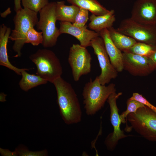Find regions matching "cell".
<instances>
[{
  "instance_id": "ba28073f",
  "label": "cell",
  "mask_w": 156,
  "mask_h": 156,
  "mask_svg": "<svg viewBox=\"0 0 156 156\" xmlns=\"http://www.w3.org/2000/svg\"><path fill=\"white\" fill-rule=\"evenodd\" d=\"M92 60L86 47L79 44H73L70 47L68 61L74 81H78L82 76L90 72Z\"/></svg>"
},
{
  "instance_id": "6da1fadb",
  "label": "cell",
  "mask_w": 156,
  "mask_h": 156,
  "mask_svg": "<svg viewBox=\"0 0 156 156\" xmlns=\"http://www.w3.org/2000/svg\"><path fill=\"white\" fill-rule=\"evenodd\" d=\"M57 94V102L61 116L67 125L81 121L82 112L77 95L71 84L61 77L53 83Z\"/></svg>"
},
{
  "instance_id": "cb8c5ba5",
  "label": "cell",
  "mask_w": 156,
  "mask_h": 156,
  "mask_svg": "<svg viewBox=\"0 0 156 156\" xmlns=\"http://www.w3.org/2000/svg\"><path fill=\"white\" fill-rule=\"evenodd\" d=\"M23 8L38 13L49 2L48 0H21Z\"/></svg>"
},
{
  "instance_id": "7c38bea8",
  "label": "cell",
  "mask_w": 156,
  "mask_h": 156,
  "mask_svg": "<svg viewBox=\"0 0 156 156\" xmlns=\"http://www.w3.org/2000/svg\"><path fill=\"white\" fill-rule=\"evenodd\" d=\"M130 17L137 22L156 25V0H137L134 3Z\"/></svg>"
},
{
  "instance_id": "484cf974",
  "label": "cell",
  "mask_w": 156,
  "mask_h": 156,
  "mask_svg": "<svg viewBox=\"0 0 156 156\" xmlns=\"http://www.w3.org/2000/svg\"><path fill=\"white\" fill-rule=\"evenodd\" d=\"M130 99L142 103L145 106L156 112V107L150 103L142 94L138 93H133Z\"/></svg>"
},
{
  "instance_id": "d4e9b609",
  "label": "cell",
  "mask_w": 156,
  "mask_h": 156,
  "mask_svg": "<svg viewBox=\"0 0 156 156\" xmlns=\"http://www.w3.org/2000/svg\"><path fill=\"white\" fill-rule=\"evenodd\" d=\"M89 19V11L80 8L72 24L77 27H82L86 25Z\"/></svg>"
},
{
  "instance_id": "f546056e",
  "label": "cell",
  "mask_w": 156,
  "mask_h": 156,
  "mask_svg": "<svg viewBox=\"0 0 156 156\" xmlns=\"http://www.w3.org/2000/svg\"><path fill=\"white\" fill-rule=\"evenodd\" d=\"M11 12L10 8H9L4 12H3V13H2L4 14L1 15V16L3 18L5 17L8 14L11 13Z\"/></svg>"
},
{
  "instance_id": "44dd1931",
  "label": "cell",
  "mask_w": 156,
  "mask_h": 156,
  "mask_svg": "<svg viewBox=\"0 0 156 156\" xmlns=\"http://www.w3.org/2000/svg\"><path fill=\"white\" fill-rule=\"evenodd\" d=\"M154 47L155 46L137 42L127 52L149 57L153 53Z\"/></svg>"
},
{
  "instance_id": "52a82bcc",
  "label": "cell",
  "mask_w": 156,
  "mask_h": 156,
  "mask_svg": "<svg viewBox=\"0 0 156 156\" xmlns=\"http://www.w3.org/2000/svg\"><path fill=\"white\" fill-rule=\"evenodd\" d=\"M116 29L138 42L156 45V25L140 23L129 18L122 20Z\"/></svg>"
},
{
  "instance_id": "603a6c76",
  "label": "cell",
  "mask_w": 156,
  "mask_h": 156,
  "mask_svg": "<svg viewBox=\"0 0 156 156\" xmlns=\"http://www.w3.org/2000/svg\"><path fill=\"white\" fill-rule=\"evenodd\" d=\"M43 41L42 31H37L34 27L31 28L28 31L26 35L25 43H31L33 46H37L42 44Z\"/></svg>"
},
{
  "instance_id": "e0dca14e",
  "label": "cell",
  "mask_w": 156,
  "mask_h": 156,
  "mask_svg": "<svg viewBox=\"0 0 156 156\" xmlns=\"http://www.w3.org/2000/svg\"><path fill=\"white\" fill-rule=\"evenodd\" d=\"M110 37L116 46L122 52H127L137 41L118 31L113 26L107 29Z\"/></svg>"
},
{
  "instance_id": "9c48e42d",
  "label": "cell",
  "mask_w": 156,
  "mask_h": 156,
  "mask_svg": "<svg viewBox=\"0 0 156 156\" xmlns=\"http://www.w3.org/2000/svg\"><path fill=\"white\" fill-rule=\"evenodd\" d=\"M90 46L93 48L97 57L101 69V74L98 76L99 81L102 85H105L117 77L118 72L111 63L103 40L101 37L93 38L91 42Z\"/></svg>"
},
{
  "instance_id": "7402d4cb",
  "label": "cell",
  "mask_w": 156,
  "mask_h": 156,
  "mask_svg": "<svg viewBox=\"0 0 156 156\" xmlns=\"http://www.w3.org/2000/svg\"><path fill=\"white\" fill-rule=\"evenodd\" d=\"M127 105L126 110L120 115L121 123L123 124L126 122L127 117L130 113H135L139 108L145 106L142 103L130 98L127 101Z\"/></svg>"
},
{
  "instance_id": "d6986e66",
  "label": "cell",
  "mask_w": 156,
  "mask_h": 156,
  "mask_svg": "<svg viewBox=\"0 0 156 156\" xmlns=\"http://www.w3.org/2000/svg\"><path fill=\"white\" fill-rule=\"evenodd\" d=\"M67 1L72 5L87 10L96 15H104L109 11L97 0H67Z\"/></svg>"
},
{
  "instance_id": "4fadbf2b",
  "label": "cell",
  "mask_w": 156,
  "mask_h": 156,
  "mask_svg": "<svg viewBox=\"0 0 156 156\" xmlns=\"http://www.w3.org/2000/svg\"><path fill=\"white\" fill-rule=\"evenodd\" d=\"M60 35L66 34L72 36L79 41L80 45L86 48L90 46L91 42L93 38L100 36L99 33L88 29L86 25L77 27L70 22L60 21Z\"/></svg>"
},
{
  "instance_id": "83f0119b",
  "label": "cell",
  "mask_w": 156,
  "mask_h": 156,
  "mask_svg": "<svg viewBox=\"0 0 156 156\" xmlns=\"http://www.w3.org/2000/svg\"><path fill=\"white\" fill-rule=\"evenodd\" d=\"M149 58L154 70H156V45L155 46L153 53Z\"/></svg>"
},
{
  "instance_id": "8fae6325",
  "label": "cell",
  "mask_w": 156,
  "mask_h": 156,
  "mask_svg": "<svg viewBox=\"0 0 156 156\" xmlns=\"http://www.w3.org/2000/svg\"><path fill=\"white\" fill-rule=\"evenodd\" d=\"M124 69L134 76H147L154 71L149 57L122 52Z\"/></svg>"
},
{
  "instance_id": "3957f363",
  "label": "cell",
  "mask_w": 156,
  "mask_h": 156,
  "mask_svg": "<svg viewBox=\"0 0 156 156\" xmlns=\"http://www.w3.org/2000/svg\"><path fill=\"white\" fill-rule=\"evenodd\" d=\"M37 13L25 8L16 12L13 19L14 28L12 30L9 39L14 42L12 49L16 53V57L21 55V50L25 44L28 31L37 24L38 20Z\"/></svg>"
},
{
  "instance_id": "5b68a950",
  "label": "cell",
  "mask_w": 156,
  "mask_h": 156,
  "mask_svg": "<svg viewBox=\"0 0 156 156\" xmlns=\"http://www.w3.org/2000/svg\"><path fill=\"white\" fill-rule=\"evenodd\" d=\"M127 120L131 125L128 131L133 129L147 140L156 142V112L145 106L130 113Z\"/></svg>"
},
{
  "instance_id": "4dcf8cb0",
  "label": "cell",
  "mask_w": 156,
  "mask_h": 156,
  "mask_svg": "<svg viewBox=\"0 0 156 156\" xmlns=\"http://www.w3.org/2000/svg\"><path fill=\"white\" fill-rule=\"evenodd\" d=\"M6 94L3 93H0V101L1 102H4L6 101Z\"/></svg>"
},
{
  "instance_id": "9a60e30c",
  "label": "cell",
  "mask_w": 156,
  "mask_h": 156,
  "mask_svg": "<svg viewBox=\"0 0 156 156\" xmlns=\"http://www.w3.org/2000/svg\"><path fill=\"white\" fill-rule=\"evenodd\" d=\"M11 29L3 24L0 26V65L14 71L21 75V73L27 68H19L12 65L9 61L7 46L11 33Z\"/></svg>"
},
{
  "instance_id": "f1b7e54d",
  "label": "cell",
  "mask_w": 156,
  "mask_h": 156,
  "mask_svg": "<svg viewBox=\"0 0 156 156\" xmlns=\"http://www.w3.org/2000/svg\"><path fill=\"white\" fill-rule=\"evenodd\" d=\"M21 0H14V10L16 12L22 8L21 5Z\"/></svg>"
},
{
  "instance_id": "ffe728a7",
  "label": "cell",
  "mask_w": 156,
  "mask_h": 156,
  "mask_svg": "<svg viewBox=\"0 0 156 156\" xmlns=\"http://www.w3.org/2000/svg\"><path fill=\"white\" fill-rule=\"evenodd\" d=\"M29 70L27 69L21 73L22 78L19 82V85L23 90L27 91L31 89L46 84L48 82L47 80L38 75L28 73L26 71Z\"/></svg>"
},
{
  "instance_id": "277c9868",
  "label": "cell",
  "mask_w": 156,
  "mask_h": 156,
  "mask_svg": "<svg viewBox=\"0 0 156 156\" xmlns=\"http://www.w3.org/2000/svg\"><path fill=\"white\" fill-rule=\"evenodd\" d=\"M30 60L37 67L36 74L52 83L61 77L62 68L60 60L52 51L47 49H38L31 54Z\"/></svg>"
},
{
  "instance_id": "5bb4252c",
  "label": "cell",
  "mask_w": 156,
  "mask_h": 156,
  "mask_svg": "<svg viewBox=\"0 0 156 156\" xmlns=\"http://www.w3.org/2000/svg\"><path fill=\"white\" fill-rule=\"evenodd\" d=\"M99 34L103 40L111 64L118 72H122L124 70L122 51L116 46L112 40L107 29L102 30Z\"/></svg>"
},
{
  "instance_id": "8992f818",
  "label": "cell",
  "mask_w": 156,
  "mask_h": 156,
  "mask_svg": "<svg viewBox=\"0 0 156 156\" xmlns=\"http://www.w3.org/2000/svg\"><path fill=\"white\" fill-rule=\"evenodd\" d=\"M56 3L49 2L39 12V19L36 25L38 30L42 33L43 41L42 44L45 48L55 46L60 35L59 29L56 26Z\"/></svg>"
},
{
  "instance_id": "4316f807",
  "label": "cell",
  "mask_w": 156,
  "mask_h": 156,
  "mask_svg": "<svg viewBox=\"0 0 156 156\" xmlns=\"http://www.w3.org/2000/svg\"><path fill=\"white\" fill-rule=\"evenodd\" d=\"M18 150H20L18 149ZM20 150H17L18 154L21 156H44L46 155L47 154V151H43L39 152H29V151L24 149H23V151Z\"/></svg>"
},
{
  "instance_id": "30bf717a",
  "label": "cell",
  "mask_w": 156,
  "mask_h": 156,
  "mask_svg": "<svg viewBox=\"0 0 156 156\" xmlns=\"http://www.w3.org/2000/svg\"><path fill=\"white\" fill-rule=\"evenodd\" d=\"M122 94L121 92L117 93L114 92L110 94L107 99L110 109V121L113 131L112 132L108 135L104 143L107 149L111 151L115 149L119 140L130 136L125 135L120 128L121 121L118 113L119 110L116 101Z\"/></svg>"
},
{
  "instance_id": "7a4b0ae2",
  "label": "cell",
  "mask_w": 156,
  "mask_h": 156,
  "mask_svg": "<svg viewBox=\"0 0 156 156\" xmlns=\"http://www.w3.org/2000/svg\"><path fill=\"white\" fill-rule=\"evenodd\" d=\"M115 86L113 83L107 86L102 85L98 76L93 81L90 80L87 83L82 92L87 114L93 115L101 109L110 94L116 92Z\"/></svg>"
},
{
  "instance_id": "ac0fdd59",
  "label": "cell",
  "mask_w": 156,
  "mask_h": 156,
  "mask_svg": "<svg viewBox=\"0 0 156 156\" xmlns=\"http://www.w3.org/2000/svg\"><path fill=\"white\" fill-rule=\"evenodd\" d=\"M56 16L57 20L73 23L80 8L74 5H65L64 1L56 2Z\"/></svg>"
},
{
  "instance_id": "2e32d148",
  "label": "cell",
  "mask_w": 156,
  "mask_h": 156,
  "mask_svg": "<svg viewBox=\"0 0 156 156\" xmlns=\"http://www.w3.org/2000/svg\"><path fill=\"white\" fill-rule=\"evenodd\" d=\"M89 19L90 22L88 26L89 28L99 33L102 30L113 26L116 20L115 11L111 10L107 14L101 15L92 14Z\"/></svg>"
}]
</instances>
